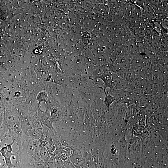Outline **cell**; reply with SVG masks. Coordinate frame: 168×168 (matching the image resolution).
<instances>
[{"label": "cell", "instance_id": "obj_2", "mask_svg": "<svg viewBox=\"0 0 168 168\" xmlns=\"http://www.w3.org/2000/svg\"><path fill=\"white\" fill-rule=\"evenodd\" d=\"M41 120L42 123L45 126L52 129L54 130L52 125V121L51 115L48 111L44 112L41 117Z\"/></svg>", "mask_w": 168, "mask_h": 168}, {"label": "cell", "instance_id": "obj_5", "mask_svg": "<svg viewBox=\"0 0 168 168\" xmlns=\"http://www.w3.org/2000/svg\"><path fill=\"white\" fill-rule=\"evenodd\" d=\"M40 154L42 159H44L49 156V154L47 149L44 147H40Z\"/></svg>", "mask_w": 168, "mask_h": 168}, {"label": "cell", "instance_id": "obj_1", "mask_svg": "<svg viewBox=\"0 0 168 168\" xmlns=\"http://www.w3.org/2000/svg\"><path fill=\"white\" fill-rule=\"evenodd\" d=\"M98 78L101 79L104 82L105 89L109 87L111 91L112 88L113 82L112 74L108 71H105L98 77Z\"/></svg>", "mask_w": 168, "mask_h": 168}, {"label": "cell", "instance_id": "obj_3", "mask_svg": "<svg viewBox=\"0 0 168 168\" xmlns=\"http://www.w3.org/2000/svg\"><path fill=\"white\" fill-rule=\"evenodd\" d=\"M104 91L105 95L104 101V103L106 106L108 108H109L110 105L115 100V98L113 96L111 95L110 93L109 94H107L105 89H104Z\"/></svg>", "mask_w": 168, "mask_h": 168}, {"label": "cell", "instance_id": "obj_4", "mask_svg": "<svg viewBox=\"0 0 168 168\" xmlns=\"http://www.w3.org/2000/svg\"><path fill=\"white\" fill-rule=\"evenodd\" d=\"M37 100L39 101V104L41 102H46L48 98L47 94L45 92H40L37 96Z\"/></svg>", "mask_w": 168, "mask_h": 168}]
</instances>
